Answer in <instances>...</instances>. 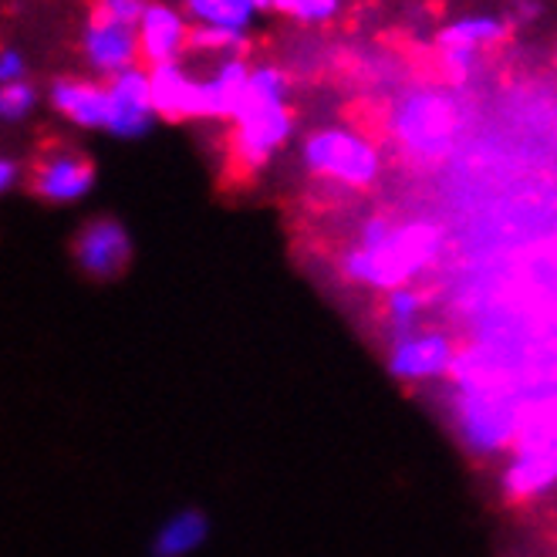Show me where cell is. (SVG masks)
<instances>
[{
	"label": "cell",
	"mask_w": 557,
	"mask_h": 557,
	"mask_svg": "<svg viewBox=\"0 0 557 557\" xmlns=\"http://www.w3.org/2000/svg\"><path fill=\"white\" fill-rule=\"evenodd\" d=\"M301 166L311 180L348 193H366L382 180V146L355 125H318L301 143Z\"/></svg>",
	"instance_id": "obj_4"
},
{
	"label": "cell",
	"mask_w": 557,
	"mask_h": 557,
	"mask_svg": "<svg viewBox=\"0 0 557 557\" xmlns=\"http://www.w3.org/2000/svg\"><path fill=\"white\" fill-rule=\"evenodd\" d=\"M78 45H82L85 69L102 82H112L115 75L143 64L139 30L128 24H119V21H109L95 11H88V17H85Z\"/></svg>",
	"instance_id": "obj_8"
},
{
	"label": "cell",
	"mask_w": 557,
	"mask_h": 557,
	"mask_svg": "<svg viewBox=\"0 0 557 557\" xmlns=\"http://www.w3.org/2000/svg\"><path fill=\"white\" fill-rule=\"evenodd\" d=\"M133 234L115 216H91L72 237V264L95 284H112L133 268Z\"/></svg>",
	"instance_id": "obj_6"
},
{
	"label": "cell",
	"mask_w": 557,
	"mask_h": 557,
	"mask_svg": "<svg viewBox=\"0 0 557 557\" xmlns=\"http://www.w3.org/2000/svg\"><path fill=\"white\" fill-rule=\"evenodd\" d=\"M149 78L159 122H210L203 69H193L189 61H176L162 64V69H149Z\"/></svg>",
	"instance_id": "obj_10"
},
{
	"label": "cell",
	"mask_w": 557,
	"mask_h": 557,
	"mask_svg": "<svg viewBox=\"0 0 557 557\" xmlns=\"http://www.w3.org/2000/svg\"><path fill=\"white\" fill-rule=\"evenodd\" d=\"M226 125H231V136H226L231 170L237 176L264 173L298 128V115H294L290 102V75L281 64H253L244 102Z\"/></svg>",
	"instance_id": "obj_2"
},
{
	"label": "cell",
	"mask_w": 557,
	"mask_h": 557,
	"mask_svg": "<svg viewBox=\"0 0 557 557\" xmlns=\"http://www.w3.org/2000/svg\"><path fill=\"white\" fill-rule=\"evenodd\" d=\"M510 17L507 14H490V11H473V14H460L449 24L440 27L436 45L443 48H467V51H494L507 41L510 35Z\"/></svg>",
	"instance_id": "obj_15"
},
{
	"label": "cell",
	"mask_w": 557,
	"mask_h": 557,
	"mask_svg": "<svg viewBox=\"0 0 557 557\" xmlns=\"http://www.w3.org/2000/svg\"><path fill=\"white\" fill-rule=\"evenodd\" d=\"M41 106V91L30 82H14V85H0V119L8 125H21Z\"/></svg>",
	"instance_id": "obj_20"
},
{
	"label": "cell",
	"mask_w": 557,
	"mask_h": 557,
	"mask_svg": "<svg viewBox=\"0 0 557 557\" xmlns=\"http://www.w3.org/2000/svg\"><path fill=\"white\" fill-rule=\"evenodd\" d=\"M48 109L85 133L109 125V85L95 75H61L48 85Z\"/></svg>",
	"instance_id": "obj_13"
},
{
	"label": "cell",
	"mask_w": 557,
	"mask_h": 557,
	"mask_svg": "<svg viewBox=\"0 0 557 557\" xmlns=\"http://www.w3.org/2000/svg\"><path fill=\"white\" fill-rule=\"evenodd\" d=\"M146 8H149V0H95L91 4L95 14L119 21V24H128V27H139Z\"/></svg>",
	"instance_id": "obj_21"
},
{
	"label": "cell",
	"mask_w": 557,
	"mask_h": 557,
	"mask_svg": "<svg viewBox=\"0 0 557 557\" xmlns=\"http://www.w3.org/2000/svg\"><path fill=\"white\" fill-rule=\"evenodd\" d=\"M95 189V162L75 146H48L27 170V193L41 203L69 207Z\"/></svg>",
	"instance_id": "obj_7"
},
{
	"label": "cell",
	"mask_w": 557,
	"mask_h": 557,
	"mask_svg": "<svg viewBox=\"0 0 557 557\" xmlns=\"http://www.w3.org/2000/svg\"><path fill=\"white\" fill-rule=\"evenodd\" d=\"M456 345L446 332L425 327V332H412L406 338L392 342L388 351V372L399 382H430L456 372Z\"/></svg>",
	"instance_id": "obj_12"
},
{
	"label": "cell",
	"mask_w": 557,
	"mask_h": 557,
	"mask_svg": "<svg viewBox=\"0 0 557 557\" xmlns=\"http://www.w3.org/2000/svg\"><path fill=\"white\" fill-rule=\"evenodd\" d=\"M183 11L189 14L193 27L220 30V35H237L250 41L253 21L264 11V4L260 0H183Z\"/></svg>",
	"instance_id": "obj_16"
},
{
	"label": "cell",
	"mask_w": 557,
	"mask_h": 557,
	"mask_svg": "<svg viewBox=\"0 0 557 557\" xmlns=\"http://www.w3.org/2000/svg\"><path fill=\"white\" fill-rule=\"evenodd\" d=\"M14 82H27V64L24 54L17 48H0V85H14Z\"/></svg>",
	"instance_id": "obj_22"
},
{
	"label": "cell",
	"mask_w": 557,
	"mask_h": 557,
	"mask_svg": "<svg viewBox=\"0 0 557 557\" xmlns=\"http://www.w3.org/2000/svg\"><path fill=\"white\" fill-rule=\"evenodd\" d=\"M21 176H24L21 159H14V156H0V189L11 193V189L21 183Z\"/></svg>",
	"instance_id": "obj_23"
},
{
	"label": "cell",
	"mask_w": 557,
	"mask_h": 557,
	"mask_svg": "<svg viewBox=\"0 0 557 557\" xmlns=\"http://www.w3.org/2000/svg\"><path fill=\"white\" fill-rule=\"evenodd\" d=\"M460 375H463V392L460 403H456V419H460L467 443L483 453L507 446L520 433L513 403L504 396V388L490 385L483 375L470 369H460Z\"/></svg>",
	"instance_id": "obj_5"
},
{
	"label": "cell",
	"mask_w": 557,
	"mask_h": 557,
	"mask_svg": "<svg viewBox=\"0 0 557 557\" xmlns=\"http://www.w3.org/2000/svg\"><path fill=\"white\" fill-rule=\"evenodd\" d=\"M510 24H531L541 17V0H513V8H510Z\"/></svg>",
	"instance_id": "obj_24"
},
{
	"label": "cell",
	"mask_w": 557,
	"mask_h": 557,
	"mask_svg": "<svg viewBox=\"0 0 557 557\" xmlns=\"http://www.w3.org/2000/svg\"><path fill=\"white\" fill-rule=\"evenodd\" d=\"M271 11L301 27H327L345 14V0H271Z\"/></svg>",
	"instance_id": "obj_19"
},
{
	"label": "cell",
	"mask_w": 557,
	"mask_h": 557,
	"mask_svg": "<svg viewBox=\"0 0 557 557\" xmlns=\"http://www.w3.org/2000/svg\"><path fill=\"white\" fill-rule=\"evenodd\" d=\"M425 308V294L416 287H399V290H388L385 301H382V318L388 324V335L392 342L406 338L416 332V321Z\"/></svg>",
	"instance_id": "obj_18"
},
{
	"label": "cell",
	"mask_w": 557,
	"mask_h": 557,
	"mask_svg": "<svg viewBox=\"0 0 557 557\" xmlns=\"http://www.w3.org/2000/svg\"><path fill=\"white\" fill-rule=\"evenodd\" d=\"M136 30L143 69H162V64H176L193 54V21L183 4H173V0H149Z\"/></svg>",
	"instance_id": "obj_9"
},
{
	"label": "cell",
	"mask_w": 557,
	"mask_h": 557,
	"mask_svg": "<svg viewBox=\"0 0 557 557\" xmlns=\"http://www.w3.org/2000/svg\"><path fill=\"white\" fill-rule=\"evenodd\" d=\"M106 85H109V125H106V133L115 139L149 136L152 125L159 122L149 69L139 64V69H128Z\"/></svg>",
	"instance_id": "obj_11"
},
{
	"label": "cell",
	"mask_w": 557,
	"mask_h": 557,
	"mask_svg": "<svg viewBox=\"0 0 557 557\" xmlns=\"http://www.w3.org/2000/svg\"><path fill=\"white\" fill-rule=\"evenodd\" d=\"M443 253V226L433 220H392L385 213H372L355 247H348L338 260L342 274L351 284H366L375 290L412 287V281L436 264Z\"/></svg>",
	"instance_id": "obj_1"
},
{
	"label": "cell",
	"mask_w": 557,
	"mask_h": 557,
	"mask_svg": "<svg viewBox=\"0 0 557 557\" xmlns=\"http://www.w3.org/2000/svg\"><path fill=\"white\" fill-rule=\"evenodd\" d=\"M463 128V109L449 85H412L388 109V133L399 152L419 166L446 159Z\"/></svg>",
	"instance_id": "obj_3"
},
{
	"label": "cell",
	"mask_w": 557,
	"mask_h": 557,
	"mask_svg": "<svg viewBox=\"0 0 557 557\" xmlns=\"http://www.w3.org/2000/svg\"><path fill=\"white\" fill-rule=\"evenodd\" d=\"M557 483V443H531L513 449V463L504 470L510 500H531Z\"/></svg>",
	"instance_id": "obj_14"
},
{
	"label": "cell",
	"mask_w": 557,
	"mask_h": 557,
	"mask_svg": "<svg viewBox=\"0 0 557 557\" xmlns=\"http://www.w3.org/2000/svg\"><path fill=\"white\" fill-rule=\"evenodd\" d=\"M260 4H264V11H271V0H260Z\"/></svg>",
	"instance_id": "obj_25"
},
{
	"label": "cell",
	"mask_w": 557,
	"mask_h": 557,
	"mask_svg": "<svg viewBox=\"0 0 557 557\" xmlns=\"http://www.w3.org/2000/svg\"><path fill=\"white\" fill-rule=\"evenodd\" d=\"M207 537H210V517L203 510L196 507L176 510L159 528L152 541V557H186L193 550H200Z\"/></svg>",
	"instance_id": "obj_17"
}]
</instances>
